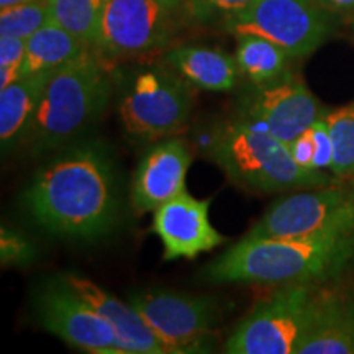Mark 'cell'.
<instances>
[{
    "label": "cell",
    "instance_id": "22",
    "mask_svg": "<svg viewBox=\"0 0 354 354\" xmlns=\"http://www.w3.org/2000/svg\"><path fill=\"white\" fill-rule=\"evenodd\" d=\"M331 143H333V162L331 172L339 179L354 177V102L326 113Z\"/></svg>",
    "mask_w": 354,
    "mask_h": 354
},
{
    "label": "cell",
    "instance_id": "19",
    "mask_svg": "<svg viewBox=\"0 0 354 354\" xmlns=\"http://www.w3.org/2000/svg\"><path fill=\"white\" fill-rule=\"evenodd\" d=\"M297 354H354V304L328 295Z\"/></svg>",
    "mask_w": 354,
    "mask_h": 354
},
{
    "label": "cell",
    "instance_id": "5",
    "mask_svg": "<svg viewBox=\"0 0 354 354\" xmlns=\"http://www.w3.org/2000/svg\"><path fill=\"white\" fill-rule=\"evenodd\" d=\"M328 295L315 284H292L254 305L223 344L230 354H297L315 328Z\"/></svg>",
    "mask_w": 354,
    "mask_h": 354
},
{
    "label": "cell",
    "instance_id": "7",
    "mask_svg": "<svg viewBox=\"0 0 354 354\" xmlns=\"http://www.w3.org/2000/svg\"><path fill=\"white\" fill-rule=\"evenodd\" d=\"M128 302L138 310L169 354L209 351V339L223 313L214 297L167 289L135 290L128 295Z\"/></svg>",
    "mask_w": 354,
    "mask_h": 354
},
{
    "label": "cell",
    "instance_id": "13",
    "mask_svg": "<svg viewBox=\"0 0 354 354\" xmlns=\"http://www.w3.org/2000/svg\"><path fill=\"white\" fill-rule=\"evenodd\" d=\"M210 201L179 194L153 212V232L165 248V259H194L225 241L210 223Z\"/></svg>",
    "mask_w": 354,
    "mask_h": 354
},
{
    "label": "cell",
    "instance_id": "21",
    "mask_svg": "<svg viewBox=\"0 0 354 354\" xmlns=\"http://www.w3.org/2000/svg\"><path fill=\"white\" fill-rule=\"evenodd\" d=\"M51 21L81 39L88 48H97L102 15L107 0H48Z\"/></svg>",
    "mask_w": 354,
    "mask_h": 354
},
{
    "label": "cell",
    "instance_id": "31",
    "mask_svg": "<svg viewBox=\"0 0 354 354\" xmlns=\"http://www.w3.org/2000/svg\"><path fill=\"white\" fill-rule=\"evenodd\" d=\"M162 2L167 3V6L172 7V8H174V10H176L177 7H179V6H183V2H184V0H162Z\"/></svg>",
    "mask_w": 354,
    "mask_h": 354
},
{
    "label": "cell",
    "instance_id": "29",
    "mask_svg": "<svg viewBox=\"0 0 354 354\" xmlns=\"http://www.w3.org/2000/svg\"><path fill=\"white\" fill-rule=\"evenodd\" d=\"M317 3L330 15L354 17V0H317Z\"/></svg>",
    "mask_w": 354,
    "mask_h": 354
},
{
    "label": "cell",
    "instance_id": "3",
    "mask_svg": "<svg viewBox=\"0 0 354 354\" xmlns=\"http://www.w3.org/2000/svg\"><path fill=\"white\" fill-rule=\"evenodd\" d=\"M94 48L53 71L25 143L33 156L63 148L107 107L112 74Z\"/></svg>",
    "mask_w": 354,
    "mask_h": 354
},
{
    "label": "cell",
    "instance_id": "27",
    "mask_svg": "<svg viewBox=\"0 0 354 354\" xmlns=\"http://www.w3.org/2000/svg\"><path fill=\"white\" fill-rule=\"evenodd\" d=\"M315 143V158H313V169L325 171L331 169L333 162V143H331L328 122H326V113L322 115L318 120L310 127Z\"/></svg>",
    "mask_w": 354,
    "mask_h": 354
},
{
    "label": "cell",
    "instance_id": "20",
    "mask_svg": "<svg viewBox=\"0 0 354 354\" xmlns=\"http://www.w3.org/2000/svg\"><path fill=\"white\" fill-rule=\"evenodd\" d=\"M234 59L241 76L253 86H261L287 73L294 57L276 43L258 35H238Z\"/></svg>",
    "mask_w": 354,
    "mask_h": 354
},
{
    "label": "cell",
    "instance_id": "25",
    "mask_svg": "<svg viewBox=\"0 0 354 354\" xmlns=\"http://www.w3.org/2000/svg\"><path fill=\"white\" fill-rule=\"evenodd\" d=\"M26 55V39L0 35V88L21 77Z\"/></svg>",
    "mask_w": 354,
    "mask_h": 354
},
{
    "label": "cell",
    "instance_id": "11",
    "mask_svg": "<svg viewBox=\"0 0 354 354\" xmlns=\"http://www.w3.org/2000/svg\"><path fill=\"white\" fill-rule=\"evenodd\" d=\"M325 115L320 102L295 74L254 86L241 97L238 118L289 145Z\"/></svg>",
    "mask_w": 354,
    "mask_h": 354
},
{
    "label": "cell",
    "instance_id": "16",
    "mask_svg": "<svg viewBox=\"0 0 354 354\" xmlns=\"http://www.w3.org/2000/svg\"><path fill=\"white\" fill-rule=\"evenodd\" d=\"M165 61L194 88L210 92L232 91L241 76L234 56L215 48L183 44L167 51Z\"/></svg>",
    "mask_w": 354,
    "mask_h": 354
},
{
    "label": "cell",
    "instance_id": "23",
    "mask_svg": "<svg viewBox=\"0 0 354 354\" xmlns=\"http://www.w3.org/2000/svg\"><path fill=\"white\" fill-rule=\"evenodd\" d=\"M51 21L48 0H30L0 10V35L28 39L41 26Z\"/></svg>",
    "mask_w": 354,
    "mask_h": 354
},
{
    "label": "cell",
    "instance_id": "4",
    "mask_svg": "<svg viewBox=\"0 0 354 354\" xmlns=\"http://www.w3.org/2000/svg\"><path fill=\"white\" fill-rule=\"evenodd\" d=\"M209 156L233 184L256 194L331 184L323 171L300 167L292 158L289 145L238 117L215 128Z\"/></svg>",
    "mask_w": 354,
    "mask_h": 354
},
{
    "label": "cell",
    "instance_id": "24",
    "mask_svg": "<svg viewBox=\"0 0 354 354\" xmlns=\"http://www.w3.org/2000/svg\"><path fill=\"white\" fill-rule=\"evenodd\" d=\"M256 0H184V12L189 20L201 25L220 26L248 10Z\"/></svg>",
    "mask_w": 354,
    "mask_h": 354
},
{
    "label": "cell",
    "instance_id": "10",
    "mask_svg": "<svg viewBox=\"0 0 354 354\" xmlns=\"http://www.w3.org/2000/svg\"><path fill=\"white\" fill-rule=\"evenodd\" d=\"M35 313L48 333L69 346L97 354H127L112 325L59 276L44 281L35 292Z\"/></svg>",
    "mask_w": 354,
    "mask_h": 354
},
{
    "label": "cell",
    "instance_id": "12",
    "mask_svg": "<svg viewBox=\"0 0 354 354\" xmlns=\"http://www.w3.org/2000/svg\"><path fill=\"white\" fill-rule=\"evenodd\" d=\"M174 8L162 0H107L95 50L104 57H130L165 48Z\"/></svg>",
    "mask_w": 354,
    "mask_h": 354
},
{
    "label": "cell",
    "instance_id": "14",
    "mask_svg": "<svg viewBox=\"0 0 354 354\" xmlns=\"http://www.w3.org/2000/svg\"><path fill=\"white\" fill-rule=\"evenodd\" d=\"M192 162L187 145L179 138L159 140L141 158L131 180V207L149 214L185 192V176Z\"/></svg>",
    "mask_w": 354,
    "mask_h": 354
},
{
    "label": "cell",
    "instance_id": "17",
    "mask_svg": "<svg viewBox=\"0 0 354 354\" xmlns=\"http://www.w3.org/2000/svg\"><path fill=\"white\" fill-rule=\"evenodd\" d=\"M48 76L50 74L20 77L0 88V143L3 153L10 151L28 136Z\"/></svg>",
    "mask_w": 354,
    "mask_h": 354
},
{
    "label": "cell",
    "instance_id": "15",
    "mask_svg": "<svg viewBox=\"0 0 354 354\" xmlns=\"http://www.w3.org/2000/svg\"><path fill=\"white\" fill-rule=\"evenodd\" d=\"M79 297L112 325L127 349V354H169L161 339L130 302H123L91 279L74 272L57 274Z\"/></svg>",
    "mask_w": 354,
    "mask_h": 354
},
{
    "label": "cell",
    "instance_id": "18",
    "mask_svg": "<svg viewBox=\"0 0 354 354\" xmlns=\"http://www.w3.org/2000/svg\"><path fill=\"white\" fill-rule=\"evenodd\" d=\"M88 50L87 44L71 35L68 30L50 21L26 39V55L21 77L35 74H51L61 66L71 63Z\"/></svg>",
    "mask_w": 354,
    "mask_h": 354
},
{
    "label": "cell",
    "instance_id": "28",
    "mask_svg": "<svg viewBox=\"0 0 354 354\" xmlns=\"http://www.w3.org/2000/svg\"><path fill=\"white\" fill-rule=\"evenodd\" d=\"M289 151L292 154V158L295 159V162L300 167L308 171H315L313 169V158H315V143H313V136H312V130L304 131L302 135H299L297 138L292 140L289 143Z\"/></svg>",
    "mask_w": 354,
    "mask_h": 354
},
{
    "label": "cell",
    "instance_id": "6",
    "mask_svg": "<svg viewBox=\"0 0 354 354\" xmlns=\"http://www.w3.org/2000/svg\"><path fill=\"white\" fill-rule=\"evenodd\" d=\"M194 105V87L174 69H138L123 82L118 115L138 141H159L183 131Z\"/></svg>",
    "mask_w": 354,
    "mask_h": 354
},
{
    "label": "cell",
    "instance_id": "1",
    "mask_svg": "<svg viewBox=\"0 0 354 354\" xmlns=\"http://www.w3.org/2000/svg\"><path fill=\"white\" fill-rule=\"evenodd\" d=\"M21 203L44 232L69 240H97L120 218V189L110 149L100 141L71 145L38 169Z\"/></svg>",
    "mask_w": 354,
    "mask_h": 354
},
{
    "label": "cell",
    "instance_id": "26",
    "mask_svg": "<svg viewBox=\"0 0 354 354\" xmlns=\"http://www.w3.org/2000/svg\"><path fill=\"white\" fill-rule=\"evenodd\" d=\"M3 266H21L35 258V248L30 241L12 230L2 228V240H0Z\"/></svg>",
    "mask_w": 354,
    "mask_h": 354
},
{
    "label": "cell",
    "instance_id": "2",
    "mask_svg": "<svg viewBox=\"0 0 354 354\" xmlns=\"http://www.w3.org/2000/svg\"><path fill=\"white\" fill-rule=\"evenodd\" d=\"M354 259V233L290 238L243 236L203 268L210 284H317L339 276Z\"/></svg>",
    "mask_w": 354,
    "mask_h": 354
},
{
    "label": "cell",
    "instance_id": "8",
    "mask_svg": "<svg viewBox=\"0 0 354 354\" xmlns=\"http://www.w3.org/2000/svg\"><path fill=\"white\" fill-rule=\"evenodd\" d=\"M354 233V187L320 185L279 198L245 236L290 238Z\"/></svg>",
    "mask_w": 354,
    "mask_h": 354
},
{
    "label": "cell",
    "instance_id": "30",
    "mask_svg": "<svg viewBox=\"0 0 354 354\" xmlns=\"http://www.w3.org/2000/svg\"><path fill=\"white\" fill-rule=\"evenodd\" d=\"M25 2H30V0H0V10L13 7V6H20V3H25Z\"/></svg>",
    "mask_w": 354,
    "mask_h": 354
},
{
    "label": "cell",
    "instance_id": "9",
    "mask_svg": "<svg viewBox=\"0 0 354 354\" xmlns=\"http://www.w3.org/2000/svg\"><path fill=\"white\" fill-rule=\"evenodd\" d=\"M221 28L233 37L258 35L295 59L312 55L325 43L330 35V13L317 0H256Z\"/></svg>",
    "mask_w": 354,
    "mask_h": 354
}]
</instances>
